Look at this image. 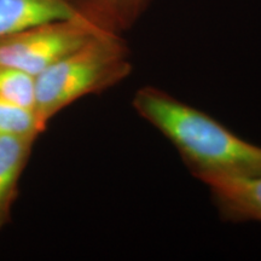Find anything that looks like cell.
Listing matches in <instances>:
<instances>
[{"mask_svg":"<svg viewBox=\"0 0 261 261\" xmlns=\"http://www.w3.org/2000/svg\"><path fill=\"white\" fill-rule=\"evenodd\" d=\"M132 106L175 146L198 180L261 173V146L234 135L197 108L152 86L137 91Z\"/></svg>","mask_w":261,"mask_h":261,"instance_id":"cell-1","label":"cell"},{"mask_svg":"<svg viewBox=\"0 0 261 261\" xmlns=\"http://www.w3.org/2000/svg\"><path fill=\"white\" fill-rule=\"evenodd\" d=\"M129 50L122 35L99 33L35 76L34 112L44 132L64 108L103 92L130 74Z\"/></svg>","mask_w":261,"mask_h":261,"instance_id":"cell-2","label":"cell"},{"mask_svg":"<svg viewBox=\"0 0 261 261\" xmlns=\"http://www.w3.org/2000/svg\"><path fill=\"white\" fill-rule=\"evenodd\" d=\"M99 33L80 17L31 25L0 37V63L35 77Z\"/></svg>","mask_w":261,"mask_h":261,"instance_id":"cell-3","label":"cell"},{"mask_svg":"<svg viewBox=\"0 0 261 261\" xmlns=\"http://www.w3.org/2000/svg\"><path fill=\"white\" fill-rule=\"evenodd\" d=\"M212 192L221 215L232 221L261 223V173L201 179Z\"/></svg>","mask_w":261,"mask_h":261,"instance_id":"cell-4","label":"cell"},{"mask_svg":"<svg viewBox=\"0 0 261 261\" xmlns=\"http://www.w3.org/2000/svg\"><path fill=\"white\" fill-rule=\"evenodd\" d=\"M81 16L70 0H0V37L31 25Z\"/></svg>","mask_w":261,"mask_h":261,"instance_id":"cell-5","label":"cell"},{"mask_svg":"<svg viewBox=\"0 0 261 261\" xmlns=\"http://www.w3.org/2000/svg\"><path fill=\"white\" fill-rule=\"evenodd\" d=\"M84 19L98 31L121 35L136 24L151 0H70Z\"/></svg>","mask_w":261,"mask_h":261,"instance_id":"cell-6","label":"cell"},{"mask_svg":"<svg viewBox=\"0 0 261 261\" xmlns=\"http://www.w3.org/2000/svg\"><path fill=\"white\" fill-rule=\"evenodd\" d=\"M37 138L0 137V230L10 220L18 182Z\"/></svg>","mask_w":261,"mask_h":261,"instance_id":"cell-7","label":"cell"},{"mask_svg":"<svg viewBox=\"0 0 261 261\" xmlns=\"http://www.w3.org/2000/svg\"><path fill=\"white\" fill-rule=\"evenodd\" d=\"M40 133L34 109L0 98V137L38 138Z\"/></svg>","mask_w":261,"mask_h":261,"instance_id":"cell-8","label":"cell"},{"mask_svg":"<svg viewBox=\"0 0 261 261\" xmlns=\"http://www.w3.org/2000/svg\"><path fill=\"white\" fill-rule=\"evenodd\" d=\"M34 80L24 71L0 63V98L34 109Z\"/></svg>","mask_w":261,"mask_h":261,"instance_id":"cell-9","label":"cell"}]
</instances>
